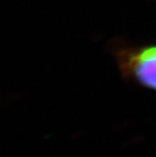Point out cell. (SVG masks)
Instances as JSON below:
<instances>
[{
	"label": "cell",
	"instance_id": "cell-1",
	"mask_svg": "<svg viewBox=\"0 0 156 157\" xmlns=\"http://www.w3.org/2000/svg\"><path fill=\"white\" fill-rule=\"evenodd\" d=\"M109 50L123 78L156 91V44H132L116 39Z\"/></svg>",
	"mask_w": 156,
	"mask_h": 157
}]
</instances>
